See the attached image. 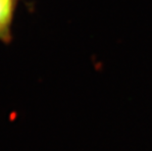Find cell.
<instances>
[{"label":"cell","mask_w":152,"mask_h":151,"mask_svg":"<svg viewBox=\"0 0 152 151\" xmlns=\"http://www.w3.org/2000/svg\"><path fill=\"white\" fill-rule=\"evenodd\" d=\"M14 5V0H0V39L4 42H8L11 38Z\"/></svg>","instance_id":"obj_1"}]
</instances>
